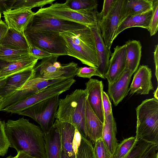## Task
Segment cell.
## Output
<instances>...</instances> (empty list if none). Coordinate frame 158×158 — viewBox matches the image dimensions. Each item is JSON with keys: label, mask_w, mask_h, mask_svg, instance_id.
Returning <instances> with one entry per match:
<instances>
[{"label": "cell", "mask_w": 158, "mask_h": 158, "mask_svg": "<svg viewBox=\"0 0 158 158\" xmlns=\"http://www.w3.org/2000/svg\"><path fill=\"white\" fill-rule=\"evenodd\" d=\"M7 78L0 79V89L3 87L5 85Z\"/></svg>", "instance_id": "cell-49"}, {"label": "cell", "mask_w": 158, "mask_h": 158, "mask_svg": "<svg viewBox=\"0 0 158 158\" xmlns=\"http://www.w3.org/2000/svg\"><path fill=\"white\" fill-rule=\"evenodd\" d=\"M81 136L79 131L76 129L72 143L73 152L76 155L81 142Z\"/></svg>", "instance_id": "cell-43"}, {"label": "cell", "mask_w": 158, "mask_h": 158, "mask_svg": "<svg viewBox=\"0 0 158 158\" xmlns=\"http://www.w3.org/2000/svg\"><path fill=\"white\" fill-rule=\"evenodd\" d=\"M152 144L138 140L129 152L121 158H140Z\"/></svg>", "instance_id": "cell-32"}, {"label": "cell", "mask_w": 158, "mask_h": 158, "mask_svg": "<svg viewBox=\"0 0 158 158\" xmlns=\"http://www.w3.org/2000/svg\"><path fill=\"white\" fill-rule=\"evenodd\" d=\"M133 74L125 68L115 81L108 84V93L115 106H117L128 94L129 86Z\"/></svg>", "instance_id": "cell-16"}, {"label": "cell", "mask_w": 158, "mask_h": 158, "mask_svg": "<svg viewBox=\"0 0 158 158\" xmlns=\"http://www.w3.org/2000/svg\"><path fill=\"white\" fill-rule=\"evenodd\" d=\"M33 68L13 75L7 78L4 86L0 89V96L2 100L20 89L34 77Z\"/></svg>", "instance_id": "cell-18"}, {"label": "cell", "mask_w": 158, "mask_h": 158, "mask_svg": "<svg viewBox=\"0 0 158 158\" xmlns=\"http://www.w3.org/2000/svg\"><path fill=\"white\" fill-rule=\"evenodd\" d=\"M76 81L74 78H70L52 85L39 92L11 105L3 111L11 114H18L35 104L59 95L68 90Z\"/></svg>", "instance_id": "cell-8"}, {"label": "cell", "mask_w": 158, "mask_h": 158, "mask_svg": "<svg viewBox=\"0 0 158 158\" xmlns=\"http://www.w3.org/2000/svg\"><path fill=\"white\" fill-rule=\"evenodd\" d=\"M38 59L31 55L23 59L8 63L0 72V79L6 78L26 70L33 68Z\"/></svg>", "instance_id": "cell-22"}, {"label": "cell", "mask_w": 158, "mask_h": 158, "mask_svg": "<svg viewBox=\"0 0 158 158\" xmlns=\"http://www.w3.org/2000/svg\"><path fill=\"white\" fill-rule=\"evenodd\" d=\"M103 123L91 108L87 99L85 111V126L87 138L95 143L102 137Z\"/></svg>", "instance_id": "cell-19"}, {"label": "cell", "mask_w": 158, "mask_h": 158, "mask_svg": "<svg viewBox=\"0 0 158 158\" xmlns=\"http://www.w3.org/2000/svg\"><path fill=\"white\" fill-rule=\"evenodd\" d=\"M1 121L0 120V122Z\"/></svg>", "instance_id": "cell-55"}, {"label": "cell", "mask_w": 158, "mask_h": 158, "mask_svg": "<svg viewBox=\"0 0 158 158\" xmlns=\"http://www.w3.org/2000/svg\"><path fill=\"white\" fill-rule=\"evenodd\" d=\"M55 0H16L12 9L20 8L31 9L42 7L48 4H52Z\"/></svg>", "instance_id": "cell-31"}, {"label": "cell", "mask_w": 158, "mask_h": 158, "mask_svg": "<svg viewBox=\"0 0 158 158\" xmlns=\"http://www.w3.org/2000/svg\"><path fill=\"white\" fill-rule=\"evenodd\" d=\"M136 111V139L158 145V99L145 100Z\"/></svg>", "instance_id": "cell-4"}, {"label": "cell", "mask_w": 158, "mask_h": 158, "mask_svg": "<svg viewBox=\"0 0 158 158\" xmlns=\"http://www.w3.org/2000/svg\"><path fill=\"white\" fill-rule=\"evenodd\" d=\"M35 13L31 9H12L3 14L5 23L9 29L20 33L23 31Z\"/></svg>", "instance_id": "cell-17"}, {"label": "cell", "mask_w": 158, "mask_h": 158, "mask_svg": "<svg viewBox=\"0 0 158 158\" xmlns=\"http://www.w3.org/2000/svg\"><path fill=\"white\" fill-rule=\"evenodd\" d=\"M152 9L141 14L129 16L121 22L116 32V37L125 30L137 27L144 28L149 31Z\"/></svg>", "instance_id": "cell-24"}, {"label": "cell", "mask_w": 158, "mask_h": 158, "mask_svg": "<svg viewBox=\"0 0 158 158\" xmlns=\"http://www.w3.org/2000/svg\"><path fill=\"white\" fill-rule=\"evenodd\" d=\"M6 158H15V156L13 157L11 155H10L7 157Z\"/></svg>", "instance_id": "cell-52"}, {"label": "cell", "mask_w": 158, "mask_h": 158, "mask_svg": "<svg viewBox=\"0 0 158 158\" xmlns=\"http://www.w3.org/2000/svg\"><path fill=\"white\" fill-rule=\"evenodd\" d=\"M99 20L98 13L96 23L89 27L94 38L98 66L97 68L105 79L104 76L108 70L109 60L112 53L106 47L103 41L99 25Z\"/></svg>", "instance_id": "cell-12"}, {"label": "cell", "mask_w": 158, "mask_h": 158, "mask_svg": "<svg viewBox=\"0 0 158 158\" xmlns=\"http://www.w3.org/2000/svg\"><path fill=\"white\" fill-rule=\"evenodd\" d=\"M115 0H104L103 3L102 9L101 12L99 13L101 19L106 16L111 9Z\"/></svg>", "instance_id": "cell-42"}, {"label": "cell", "mask_w": 158, "mask_h": 158, "mask_svg": "<svg viewBox=\"0 0 158 158\" xmlns=\"http://www.w3.org/2000/svg\"><path fill=\"white\" fill-rule=\"evenodd\" d=\"M135 73L129 88L130 95H132L135 93L146 95L148 94L151 91L154 90L152 81V70L148 66H139Z\"/></svg>", "instance_id": "cell-13"}, {"label": "cell", "mask_w": 158, "mask_h": 158, "mask_svg": "<svg viewBox=\"0 0 158 158\" xmlns=\"http://www.w3.org/2000/svg\"><path fill=\"white\" fill-rule=\"evenodd\" d=\"M1 45L8 47L30 51L29 44L23 33H20L9 28Z\"/></svg>", "instance_id": "cell-28"}, {"label": "cell", "mask_w": 158, "mask_h": 158, "mask_svg": "<svg viewBox=\"0 0 158 158\" xmlns=\"http://www.w3.org/2000/svg\"><path fill=\"white\" fill-rule=\"evenodd\" d=\"M38 11L57 19L79 23L89 27L96 23L99 13L97 8L91 10H76L70 8L65 3L57 2L48 7L41 8Z\"/></svg>", "instance_id": "cell-9"}, {"label": "cell", "mask_w": 158, "mask_h": 158, "mask_svg": "<svg viewBox=\"0 0 158 158\" xmlns=\"http://www.w3.org/2000/svg\"><path fill=\"white\" fill-rule=\"evenodd\" d=\"M154 95L155 98L158 99V87L157 86L156 90L154 93Z\"/></svg>", "instance_id": "cell-51"}, {"label": "cell", "mask_w": 158, "mask_h": 158, "mask_svg": "<svg viewBox=\"0 0 158 158\" xmlns=\"http://www.w3.org/2000/svg\"><path fill=\"white\" fill-rule=\"evenodd\" d=\"M102 107L104 118L112 113L111 104L108 94L103 90L102 92Z\"/></svg>", "instance_id": "cell-39"}, {"label": "cell", "mask_w": 158, "mask_h": 158, "mask_svg": "<svg viewBox=\"0 0 158 158\" xmlns=\"http://www.w3.org/2000/svg\"><path fill=\"white\" fill-rule=\"evenodd\" d=\"M30 46L43 49L53 55H68L65 42L60 33L48 31H23Z\"/></svg>", "instance_id": "cell-6"}, {"label": "cell", "mask_w": 158, "mask_h": 158, "mask_svg": "<svg viewBox=\"0 0 158 158\" xmlns=\"http://www.w3.org/2000/svg\"><path fill=\"white\" fill-rule=\"evenodd\" d=\"M30 52L34 56L39 59H42L51 56L53 55L41 48L35 47L30 46Z\"/></svg>", "instance_id": "cell-40"}, {"label": "cell", "mask_w": 158, "mask_h": 158, "mask_svg": "<svg viewBox=\"0 0 158 158\" xmlns=\"http://www.w3.org/2000/svg\"><path fill=\"white\" fill-rule=\"evenodd\" d=\"M53 125L57 129L60 135L62 150L70 156L76 155L72 147V141L76 129L75 127L68 123L56 119Z\"/></svg>", "instance_id": "cell-20"}, {"label": "cell", "mask_w": 158, "mask_h": 158, "mask_svg": "<svg viewBox=\"0 0 158 158\" xmlns=\"http://www.w3.org/2000/svg\"><path fill=\"white\" fill-rule=\"evenodd\" d=\"M16 1V0H0V12L3 13L4 12L12 10Z\"/></svg>", "instance_id": "cell-44"}, {"label": "cell", "mask_w": 158, "mask_h": 158, "mask_svg": "<svg viewBox=\"0 0 158 158\" xmlns=\"http://www.w3.org/2000/svg\"><path fill=\"white\" fill-rule=\"evenodd\" d=\"M5 130L10 147L35 158H46L45 134L40 127L23 117L7 120Z\"/></svg>", "instance_id": "cell-1"}, {"label": "cell", "mask_w": 158, "mask_h": 158, "mask_svg": "<svg viewBox=\"0 0 158 158\" xmlns=\"http://www.w3.org/2000/svg\"><path fill=\"white\" fill-rule=\"evenodd\" d=\"M102 138L107 149L114 156L118 144L116 137V123L112 113L104 118Z\"/></svg>", "instance_id": "cell-21"}, {"label": "cell", "mask_w": 158, "mask_h": 158, "mask_svg": "<svg viewBox=\"0 0 158 158\" xmlns=\"http://www.w3.org/2000/svg\"><path fill=\"white\" fill-rule=\"evenodd\" d=\"M9 29V28L2 19L0 20V45L6 35Z\"/></svg>", "instance_id": "cell-45"}, {"label": "cell", "mask_w": 158, "mask_h": 158, "mask_svg": "<svg viewBox=\"0 0 158 158\" xmlns=\"http://www.w3.org/2000/svg\"><path fill=\"white\" fill-rule=\"evenodd\" d=\"M94 158H114L105 144L102 138L98 139L93 146Z\"/></svg>", "instance_id": "cell-35"}, {"label": "cell", "mask_w": 158, "mask_h": 158, "mask_svg": "<svg viewBox=\"0 0 158 158\" xmlns=\"http://www.w3.org/2000/svg\"><path fill=\"white\" fill-rule=\"evenodd\" d=\"M1 15H2V13L0 12V20H1Z\"/></svg>", "instance_id": "cell-54"}, {"label": "cell", "mask_w": 158, "mask_h": 158, "mask_svg": "<svg viewBox=\"0 0 158 158\" xmlns=\"http://www.w3.org/2000/svg\"><path fill=\"white\" fill-rule=\"evenodd\" d=\"M46 158H60L61 144L57 128L53 126L48 133L45 134Z\"/></svg>", "instance_id": "cell-27"}, {"label": "cell", "mask_w": 158, "mask_h": 158, "mask_svg": "<svg viewBox=\"0 0 158 158\" xmlns=\"http://www.w3.org/2000/svg\"><path fill=\"white\" fill-rule=\"evenodd\" d=\"M110 59L108 70L104 76L108 84L115 81L123 72L126 67V47L124 44L117 46L114 48Z\"/></svg>", "instance_id": "cell-15"}, {"label": "cell", "mask_w": 158, "mask_h": 158, "mask_svg": "<svg viewBox=\"0 0 158 158\" xmlns=\"http://www.w3.org/2000/svg\"><path fill=\"white\" fill-rule=\"evenodd\" d=\"M2 98L1 96H0V104L2 102Z\"/></svg>", "instance_id": "cell-53"}, {"label": "cell", "mask_w": 158, "mask_h": 158, "mask_svg": "<svg viewBox=\"0 0 158 158\" xmlns=\"http://www.w3.org/2000/svg\"><path fill=\"white\" fill-rule=\"evenodd\" d=\"M154 59L155 65V76L157 81H158V45L155 46V50L154 52Z\"/></svg>", "instance_id": "cell-46"}, {"label": "cell", "mask_w": 158, "mask_h": 158, "mask_svg": "<svg viewBox=\"0 0 158 158\" xmlns=\"http://www.w3.org/2000/svg\"><path fill=\"white\" fill-rule=\"evenodd\" d=\"M32 55L27 50L13 48L0 45V60L7 62L15 61Z\"/></svg>", "instance_id": "cell-29"}, {"label": "cell", "mask_w": 158, "mask_h": 158, "mask_svg": "<svg viewBox=\"0 0 158 158\" xmlns=\"http://www.w3.org/2000/svg\"><path fill=\"white\" fill-rule=\"evenodd\" d=\"M87 93V99L93 111L103 123L104 116L102 107V92L103 84L102 81L90 78L85 83Z\"/></svg>", "instance_id": "cell-14"}, {"label": "cell", "mask_w": 158, "mask_h": 158, "mask_svg": "<svg viewBox=\"0 0 158 158\" xmlns=\"http://www.w3.org/2000/svg\"><path fill=\"white\" fill-rule=\"evenodd\" d=\"M126 61L125 68L133 73L139 64L142 52V45L139 41L129 40L125 43Z\"/></svg>", "instance_id": "cell-26"}, {"label": "cell", "mask_w": 158, "mask_h": 158, "mask_svg": "<svg viewBox=\"0 0 158 158\" xmlns=\"http://www.w3.org/2000/svg\"><path fill=\"white\" fill-rule=\"evenodd\" d=\"M59 56L52 55L37 63L33 67L35 72L34 77L45 79L73 78L77 75L78 68L77 64L72 62L63 64L61 68H57L53 65V63L57 61Z\"/></svg>", "instance_id": "cell-10"}, {"label": "cell", "mask_w": 158, "mask_h": 158, "mask_svg": "<svg viewBox=\"0 0 158 158\" xmlns=\"http://www.w3.org/2000/svg\"><path fill=\"white\" fill-rule=\"evenodd\" d=\"M59 95L44 100L19 113L29 117L40 126L44 133H48L53 127L59 106Z\"/></svg>", "instance_id": "cell-7"}, {"label": "cell", "mask_w": 158, "mask_h": 158, "mask_svg": "<svg viewBox=\"0 0 158 158\" xmlns=\"http://www.w3.org/2000/svg\"><path fill=\"white\" fill-rule=\"evenodd\" d=\"M87 97L85 89H77L64 98L59 99L55 116L56 119L72 124L81 136L86 138H87L85 126Z\"/></svg>", "instance_id": "cell-3"}, {"label": "cell", "mask_w": 158, "mask_h": 158, "mask_svg": "<svg viewBox=\"0 0 158 158\" xmlns=\"http://www.w3.org/2000/svg\"><path fill=\"white\" fill-rule=\"evenodd\" d=\"M9 62H7L0 60V72L2 69Z\"/></svg>", "instance_id": "cell-50"}, {"label": "cell", "mask_w": 158, "mask_h": 158, "mask_svg": "<svg viewBox=\"0 0 158 158\" xmlns=\"http://www.w3.org/2000/svg\"><path fill=\"white\" fill-rule=\"evenodd\" d=\"M137 140L135 136H131L122 140L117 146L114 158H121L124 156Z\"/></svg>", "instance_id": "cell-33"}, {"label": "cell", "mask_w": 158, "mask_h": 158, "mask_svg": "<svg viewBox=\"0 0 158 158\" xmlns=\"http://www.w3.org/2000/svg\"><path fill=\"white\" fill-rule=\"evenodd\" d=\"M61 78L45 79L33 77L28 81L18 91L20 96L24 99L44 89L48 86L64 80Z\"/></svg>", "instance_id": "cell-23"}, {"label": "cell", "mask_w": 158, "mask_h": 158, "mask_svg": "<svg viewBox=\"0 0 158 158\" xmlns=\"http://www.w3.org/2000/svg\"><path fill=\"white\" fill-rule=\"evenodd\" d=\"M15 158H35L22 152H17Z\"/></svg>", "instance_id": "cell-47"}, {"label": "cell", "mask_w": 158, "mask_h": 158, "mask_svg": "<svg viewBox=\"0 0 158 158\" xmlns=\"http://www.w3.org/2000/svg\"><path fill=\"white\" fill-rule=\"evenodd\" d=\"M65 3L70 8L79 10H92L98 5L95 0H67Z\"/></svg>", "instance_id": "cell-30"}, {"label": "cell", "mask_w": 158, "mask_h": 158, "mask_svg": "<svg viewBox=\"0 0 158 158\" xmlns=\"http://www.w3.org/2000/svg\"><path fill=\"white\" fill-rule=\"evenodd\" d=\"M152 14L148 31L151 36L157 32L158 28V0H153Z\"/></svg>", "instance_id": "cell-36"}, {"label": "cell", "mask_w": 158, "mask_h": 158, "mask_svg": "<svg viewBox=\"0 0 158 158\" xmlns=\"http://www.w3.org/2000/svg\"><path fill=\"white\" fill-rule=\"evenodd\" d=\"M5 122H0V156H4L7 153L10 144L5 130Z\"/></svg>", "instance_id": "cell-37"}, {"label": "cell", "mask_w": 158, "mask_h": 158, "mask_svg": "<svg viewBox=\"0 0 158 158\" xmlns=\"http://www.w3.org/2000/svg\"><path fill=\"white\" fill-rule=\"evenodd\" d=\"M124 1V0H115L106 17L101 19L99 16V25L102 35L106 47L110 49L116 38Z\"/></svg>", "instance_id": "cell-11"}, {"label": "cell", "mask_w": 158, "mask_h": 158, "mask_svg": "<svg viewBox=\"0 0 158 158\" xmlns=\"http://www.w3.org/2000/svg\"><path fill=\"white\" fill-rule=\"evenodd\" d=\"M77 76L82 78L89 79L93 76H97L102 79H104L97 68L91 67H78Z\"/></svg>", "instance_id": "cell-38"}, {"label": "cell", "mask_w": 158, "mask_h": 158, "mask_svg": "<svg viewBox=\"0 0 158 158\" xmlns=\"http://www.w3.org/2000/svg\"><path fill=\"white\" fill-rule=\"evenodd\" d=\"M75 157L76 155L69 156L64 151L62 150L60 158H75Z\"/></svg>", "instance_id": "cell-48"}, {"label": "cell", "mask_w": 158, "mask_h": 158, "mask_svg": "<svg viewBox=\"0 0 158 158\" xmlns=\"http://www.w3.org/2000/svg\"><path fill=\"white\" fill-rule=\"evenodd\" d=\"M60 33L65 42L68 55L89 67H98L94 36L89 27Z\"/></svg>", "instance_id": "cell-2"}, {"label": "cell", "mask_w": 158, "mask_h": 158, "mask_svg": "<svg viewBox=\"0 0 158 158\" xmlns=\"http://www.w3.org/2000/svg\"><path fill=\"white\" fill-rule=\"evenodd\" d=\"M153 2V0H124L120 23L129 16L152 9Z\"/></svg>", "instance_id": "cell-25"}, {"label": "cell", "mask_w": 158, "mask_h": 158, "mask_svg": "<svg viewBox=\"0 0 158 158\" xmlns=\"http://www.w3.org/2000/svg\"><path fill=\"white\" fill-rule=\"evenodd\" d=\"M88 27L79 23L57 19L38 11L31 18L23 31H48L60 33L84 29Z\"/></svg>", "instance_id": "cell-5"}, {"label": "cell", "mask_w": 158, "mask_h": 158, "mask_svg": "<svg viewBox=\"0 0 158 158\" xmlns=\"http://www.w3.org/2000/svg\"><path fill=\"white\" fill-rule=\"evenodd\" d=\"M75 158H94L93 146L89 139L81 136V144Z\"/></svg>", "instance_id": "cell-34"}, {"label": "cell", "mask_w": 158, "mask_h": 158, "mask_svg": "<svg viewBox=\"0 0 158 158\" xmlns=\"http://www.w3.org/2000/svg\"><path fill=\"white\" fill-rule=\"evenodd\" d=\"M158 145L152 144L140 158H158Z\"/></svg>", "instance_id": "cell-41"}]
</instances>
